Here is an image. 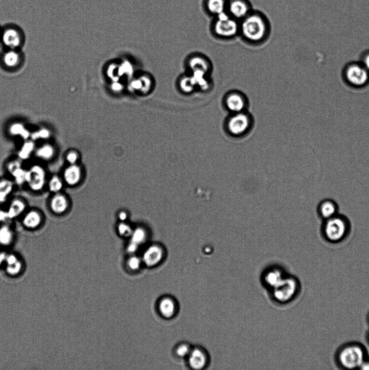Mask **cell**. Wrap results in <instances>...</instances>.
I'll list each match as a JSON object with an SVG mask.
<instances>
[{
	"label": "cell",
	"instance_id": "1",
	"mask_svg": "<svg viewBox=\"0 0 369 370\" xmlns=\"http://www.w3.org/2000/svg\"><path fill=\"white\" fill-rule=\"evenodd\" d=\"M270 31V24L267 17L259 11L251 12L240 22V32L249 42L257 43L264 40Z\"/></svg>",
	"mask_w": 369,
	"mask_h": 370
},
{
	"label": "cell",
	"instance_id": "2",
	"mask_svg": "<svg viewBox=\"0 0 369 370\" xmlns=\"http://www.w3.org/2000/svg\"><path fill=\"white\" fill-rule=\"evenodd\" d=\"M351 224L346 216L338 214L335 217L323 221L321 227L322 238L327 243L337 244L346 240L350 235Z\"/></svg>",
	"mask_w": 369,
	"mask_h": 370
},
{
	"label": "cell",
	"instance_id": "3",
	"mask_svg": "<svg viewBox=\"0 0 369 370\" xmlns=\"http://www.w3.org/2000/svg\"><path fill=\"white\" fill-rule=\"evenodd\" d=\"M366 349L361 344L350 343L343 346L338 353L340 366L346 369H360L368 359Z\"/></svg>",
	"mask_w": 369,
	"mask_h": 370
},
{
	"label": "cell",
	"instance_id": "4",
	"mask_svg": "<svg viewBox=\"0 0 369 370\" xmlns=\"http://www.w3.org/2000/svg\"><path fill=\"white\" fill-rule=\"evenodd\" d=\"M211 28L213 33L218 38H232L239 33L240 22L225 12L213 18Z\"/></svg>",
	"mask_w": 369,
	"mask_h": 370
},
{
	"label": "cell",
	"instance_id": "5",
	"mask_svg": "<svg viewBox=\"0 0 369 370\" xmlns=\"http://www.w3.org/2000/svg\"><path fill=\"white\" fill-rule=\"evenodd\" d=\"M300 289L298 279L294 276L285 275L272 291L274 299L279 303H288L295 299Z\"/></svg>",
	"mask_w": 369,
	"mask_h": 370
},
{
	"label": "cell",
	"instance_id": "6",
	"mask_svg": "<svg viewBox=\"0 0 369 370\" xmlns=\"http://www.w3.org/2000/svg\"><path fill=\"white\" fill-rule=\"evenodd\" d=\"M344 76L348 84L362 87L369 81V71L361 63H352L346 67Z\"/></svg>",
	"mask_w": 369,
	"mask_h": 370
},
{
	"label": "cell",
	"instance_id": "7",
	"mask_svg": "<svg viewBox=\"0 0 369 370\" xmlns=\"http://www.w3.org/2000/svg\"><path fill=\"white\" fill-rule=\"evenodd\" d=\"M251 123V118L245 112L236 113L229 118L227 128L231 135L240 136L248 132Z\"/></svg>",
	"mask_w": 369,
	"mask_h": 370
},
{
	"label": "cell",
	"instance_id": "8",
	"mask_svg": "<svg viewBox=\"0 0 369 370\" xmlns=\"http://www.w3.org/2000/svg\"><path fill=\"white\" fill-rule=\"evenodd\" d=\"M46 183V172L44 168L34 165L27 170L25 183L30 190L38 192L43 190Z\"/></svg>",
	"mask_w": 369,
	"mask_h": 370
},
{
	"label": "cell",
	"instance_id": "9",
	"mask_svg": "<svg viewBox=\"0 0 369 370\" xmlns=\"http://www.w3.org/2000/svg\"><path fill=\"white\" fill-rule=\"evenodd\" d=\"M253 10L249 0H228L227 12L239 22L247 17Z\"/></svg>",
	"mask_w": 369,
	"mask_h": 370
},
{
	"label": "cell",
	"instance_id": "10",
	"mask_svg": "<svg viewBox=\"0 0 369 370\" xmlns=\"http://www.w3.org/2000/svg\"><path fill=\"white\" fill-rule=\"evenodd\" d=\"M187 359L189 367L193 370L206 369L209 362L208 352L201 346L192 347Z\"/></svg>",
	"mask_w": 369,
	"mask_h": 370
},
{
	"label": "cell",
	"instance_id": "11",
	"mask_svg": "<svg viewBox=\"0 0 369 370\" xmlns=\"http://www.w3.org/2000/svg\"><path fill=\"white\" fill-rule=\"evenodd\" d=\"M225 104L232 114H236L244 111L247 102L242 94L238 92H231L225 97Z\"/></svg>",
	"mask_w": 369,
	"mask_h": 370
},
{
	"label": "cell",
	"instance_id": "12",
	"mask_svg": "<svg viewBox=\"0 0 369 370\" xmlns=\"http://www.w3.org/2000/svg\"><path fill=\"white\" fill-rule=\"evenodd\" d=\"M317 214L323 221L329 219L339 214V206L335 200L326 198L318 205Z\"/></svg>",
	"mask_w": 369,
	"mask_h": 370
},
{
	"label": "cell",
	"instance_id": "13",
	"mask_svg": "<svg viewBox=\"0 0 369 370\" xmlns=\"http://www.w3.org/2000/svg\"><path fill=\"white\" fill-rule=\"evenodd\" d=\"M228 0H203L204 11L209 16H217L220 14L227 12Z\"/></svg>",
	"mask_w": 369,
	"mask_h": 370
},
{
	"label": "cell",
	"instance_id": "14",
	"mask_svg": "<svg viewBox=\"0 0 369 370\" xmlns=\"http://www.w3.org/2000/svg\"><path fill=\"white\" fill-rule=\"evenodd\" d=\"M163 256V250L160 247L152 246L143 254L142 263L148 267H155L161 263Z\"/></svg>",
	"mask_w": 369,
	"mask_h": 370
},
{
	"label": "cell",
	"instance_id": "15",
	"mask_svg": "<svg viewBox=\"0 0 369 370\" xmlns=\"http://www.w3.org/2000/svg\"><path fill=\"white\" fill-rule=\"evenodd\" d=\"M158 310L161 315L166 319H171L178 311L177 301L171 296H165L158 303Z\"/></svg>",
	"mask_w": 369,
	"mask_h": 370
},
{
	"label": "cell",
	"instance_id": "16",
	"mask_svg": "<svg viewBox=\"0 0 369 370\" xmlns=\"http://www.w3.org/2000/svg\"><path fill=\"white\" fill-rule=\"evenodd\" d=\"M286 275L279 267H273L265 272L263 279L266 287L273 289Z\"/></svg>",
	"mask_w": 369,
	"mask_h": 370
},
{
	"label": "cell",
	"instance_id": "17",
	"mask_svg": "<svg viewBox=\"0 0 369 370\" xmlns=\"http://www.w3.org/2000/svg\"><path fill=\"white\" fill-rule=\"evenodd\" d=\"M69 201L65 195L60 193L54 194L50 201V208L55 214L61 215L69 208Z\"/></svg>",
	"mask_w": 369,
	"mask_h": 370
},
{
	"label": "cell",
	"instance_id": "18",
	"mask_svg": "<svg viewBox=\"0 0 369 370\" xmlns=\"http://www.w3.org/2000/svg\"><path fill=\"white\" fill-rule=\"evenodd\" d=\"M8 172L11 174L15 182L19 185L25 183V174L27 170H25L21 162L13 161L8 164Z\"/></svg>",
	"mask_w": 369,
	"mask_h": 370
},
{
	"label": "cell",
	"instance_id": "19",
	"mask_svg": "<svg viewBox=\"0 0 369 370\" xmlns=\"http://www.w3.org/2000/svg\"><path fill=\"white\" fill-rule=\"evenodd\" d=\"M43 215L37 210H29L24 215L22 223L24 227L34 229L39 227L43 222Z\"/></svg>",
	"mask_w": 369,
	"mask_h": 370
},
{
	"label": "cell",
	"instance_id": "20",
	"mask_svg": "<svg viewBox=\"0 0 369 370\" xmlns=\"http://www.w3.org/2000/svg\"><path fill=\"white\" fill-rule=\"evenodd\" d=\"M81 175L80 168L76 164H72L65 170L63 180L67 184L73 186L80 181Z\"/></svg>",
	"mask_w": 369,
	"mask_h": 370
},
{
	"label": "cell",
	"instance_id": "21",
	"mask_svg": "<svg viewBox=\"0 0 369 370\" xmlns=\"http://www.w3.org/2000/svg\"><path fill=\"white\" fill-rule=\"evenodd\" d=\"M26 209V204L22 199L16 198L12 201L7 210L8 219H14L22 215Z\"/></svg>",
	"mask_w": 369,
	"mask_h": 370
},
{
	"label": "cell",
	"instance_id": "22",
	"mask_svg": "<svg viewBox=\"0 0 369 370\" xmlns=\"http://www.w3.org/2000/svg\"><path fill=\"white\" fill-rule=\"evenodd\" d=\"M3 42L10 48H16L21 43V37L17 30L8 29L3 33Z\"/></svg>",
	"mask_w": 369,
	"mask_h": 370
},
{
	"label": "cell",
	"instance_id": "23",
	"mask_svg": "<svg viewBox=\"0 0 369 370\" xmlns=\"http://www.w3.org/2000/svg\"><path fill=\"white\" fill-rule=\"evenodd\" d=\"M14 183L11 180L3 179L0 180V202L6 201L8 197L12 193Z\"/></svg>",
	"mask_w": 369,
	"mask_h": 370
},
{
	"label": "cell",
	"instance_id": "24",
	"mask_svg": "<svg viewBox=\"0 0 369 370\" xmlns=\"http://www.w3.org/2000/svg\"><path fill=\"white\" fill-rule=\"evenodd\" d=\"M55 153L54 148L48 144L40 147L35 151V155L37 157L44 161H49L52 159Z\"/></svg>",
	"mask_w": 369,
	"mask_h": 370
},
{
	"label": "cell",
	"instance_id": "25",
	"mask_svg": "<svg viewBox=\"0 0 369 370\" xmlns=\"http://www.w3.org/2000/svg\"><path fill=\"white\" fill-rule=\"evenodd\" d=\"M190 66L193 72L198 71L208 74L209 70L208 61L201 56L193 58L190 61Z\"/></svg>",
	"mask_w": 369,
	"mask_h": 370
},
{
	"label": "cell",
	"instance_id": "26",
	"mask_svg": "<svg viewBox=\"0 0 369 370\" xmlns=\"http://www.w3.org/2000/svg\"><path fill=\"white\" fill-rule=\"evenodd\" d=\"M14 232L9 225H3L0 227V244L8 246L14 239Z\"/></svg>",
	"mask_w": 369,
	"mask_h": 370
},
{
	"label": "cell",
	"instance_id": "27",
	"mask_svg": "<svg viewBox=\"0 0 369 370\" xmlns=\"http://www.w3.org/2000/svg\"><path fill=\"white\" fill-rule=\"evenodd\" d=\"M64 187V180L57 175L51 177L48 182V188L51 193H60Z\"/></svg>",
	"mask_w": 369,
	"mask_h": 370
},
{
	"label": "cell",
	"instance_id": "28",
	"mask_svg": "<svg viewBox=\"0 0 369 370\" xmlns=\"http://www.w3.org/2000/svg\"><path fill=\"white\" fill-rule=\"evenodd\" d=\"M34 145L32 142H25L18 153L19 157L22 160H26L34 151Z\"/></svg>",
	"mask_w": 369,
	"mask_h": 370
},
{
	"label": "cell",
	"instance_id": "29",
	"mask_svg": "<svg viewBox=\"0 0 369 370\" xmlns=\"http://www.w3.org/2000/svg\"><path fill=\"white\" fill-rule=\"evenodd\" d=\"M10 132L14 136L20 135L22 136L24 140H27L30 136L29 131L25 129L24 126L19 123L14 124L10 128Z\"/></svg>",
	"mask_w": 369,
	"mask_h": 370
},
{
	"label": "cell",
	"instance_id": "30",
	"mask_svg": "<svg viewBox=\"0 0 369 370\" xmlns=\"http://www.w3.org/2000/svg\"><path fill=\"white\" fill-rule=\"evenodd\" d=\"M20 60L18 53L14 51H9L4 56V62L8 67H14L18 65Z\"/></svg>",
	"mask_w": 369,
	"mask_h": 370
},
{
	"label": "cell",
	"instance_id": "31",
	"mask_svg": "<svg viewBox=\"0 0 369 370\" xmlns=\"http://www.w3.org/2000/svg\"><path fill=\"white\" fill-rule=\"evenodd\" d=\"M192 347L186 343H183L177 346L176 348V353L178 357L187 358L189 354L190 353Z\"/></svg>",
	"mask_w": 369,
	"mask_h": 370
},
{
	"label": "cell",
	"instance_id": "32",
	"mask_svg": "<svg viewBox=\"0 0 369 370\" xmlns=\"http://www.w3.org/2000/svg\"><path fill=\"white\" fill-rule=\"evenodd\" d=\"M142 261L137 256H132L127 261V266L132 271H137L140 269Z\"/></svg>",
	"mask_w": 369,
	"mask_h": 370
},
{
	"label": "cell",
	"instance_id": "33",
	"mask_svg": "<svg viewBox=\"0 0 369 370\" xmlns=\"http://www.w3.org/2000/svg\"><path fill=\"white\" fill-rule=\"evenodd\" d=\"M145 238V233L144 231L141 229H138L135 231L134 233L132 235V243L138 246L144 241Z\"/></svg>",
	"mask_w": 369,
	"mask_h": 370
},
{
	"label": "cell",
	"instance_id": "34",
	"mask_svg": "<svg viewBox=\"0 0 369 370\" xmlns=\"http://www.w3.org/2000/svg\"><path fill=\"white\" fill-rule=\"evenodd\" d=\"M50 136V132L48 130L42 129L38 132H36L31 135L32 138L34 140H38V139H47Z\"/></svg>",
	"mask_w": 369,
	"mask_h": 370
},
{
	"label": "cell",
	"instance_id": "35",
	"mask_svg": "<svg viewBox=\"0 0 369 370\" xmlns=\"http://www.w3.org/2000/svg\"><path fill=\"white\" fill-rule=\"evenodd\" d=\"M66 159L70 165H72V164H75L76 161H78V155L75 152L71 151L66 155Z\"/></svg>",
	"mask_w": 369,
	"mask_h": 370
},
{
	"label": "cell",
	"instance_id": "36",
	"mask_svg": "<svg viewBox=\"0 0 369 370\" xmlns=\"http://www.w3.org/2000/svg\"><path fill=\"white\" fill-rule=\"evenodd\" d=\"M119 232L121 235L127 236L131 234L132 230L129 225L121 224L119 226Z\"/></svg>",
	"mask_w": 369,
	"mask_h": 370
},
{
	"label": "cell",
	"instance_id": "37",
	"mask_svg": "<svg viewBox=\"0 0 369 370\" xmlns=\"http://www.w3.org/2000/svg\"><path fill=\"white\" fill-rule=\"evenodd\" d=\"M8 219L7 210L0 208V223L6 222Z\"/></svg>",
	"mask_w": 369,
	"mask_h": 370
},
{
	"label": "cell",
	"instance_id": "38",
	"mask_svg": "<svg viewBox=\"0 0 369 370\" xmlns=\"http://www.w3.org/2000/svg\"><path fill=\"white\" fill-rule=\"evenodd\" d=\"M361 64L369 71V52L364 54Z\"/></svg>",
	"mask_w": 369,
	"mask_h": 370
},
{
	"label": "cell",
	"instance_id": "39",
	"mask_svg": "<svg viewBox=\"0 0 369 370\" xmlns=\"http://www.w3.org/2000/svg\"><path fill=\"white\" fill-rule=\"evenodd\" d=\"M137 248L138 245L132 243L129 246V247H128V250H129L130 253L135 252L137 250Z\"/></svg>",
	"mask_w": 369,
	"mask_h": 370
},
{
	"label": "cell",
	"instance_id": "40",
	"mask_svg": "<svg viewBox=\"0 0 369 370\" xmlns=\"http://www.w3.org/2000/svg\"><path fill=\"white\" fill-rule=\"evenodd\" d=\"M119 219L121 221H124L127 219V215L125 213H121L119 215Z\"/></svg>",
	"mask_w": 369,
	"mask_h": 370
},
{
	"label": "cell",
	"instance_id": "41",
	"mask_svg": "<svg viewBox=\"0 0 369 370\" xmlns=\"http://www.w3.org/2000/svg\"><path fill=\"white\" fill-rule=\"evenodd\" d=\"M8 263L9 264H13L15 261V257L13 256H11L9 257V258L8 259Z\"/></svg>",
	"mask_w": 369,
	"mask_h": 370
},
{
	"label": "cell",
	"instance_id": "42",
	"mask_svg": "<svg viewBox=\"0 0 369 370\" xmlns=\"http://www.w3.org/2000/svg\"><path fill=\"white\" fill-rule=\"evenodd\" d=\"M368 341H369V335H368Z\"/></svg>",
	"mask_w": 369,
	"mask_h": 370
}]
</instances>
